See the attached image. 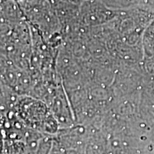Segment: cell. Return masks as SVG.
Instances as JSON below:
<instances>
[{"mask_svg": "<svg viewBox=\"0 0 154 154\" xmlns=\"http://www.w3.org/2000/svg\"><path fill=\"white\" fill-rule=\"evenodd\" d=\"M145 51L150 57H154V18L146 29L143 38Z\"/></svg>", "mask_w": 154, "mask_h": 154, "instance_id": "6da1fadb", "label": "cell"}]
</instances>
